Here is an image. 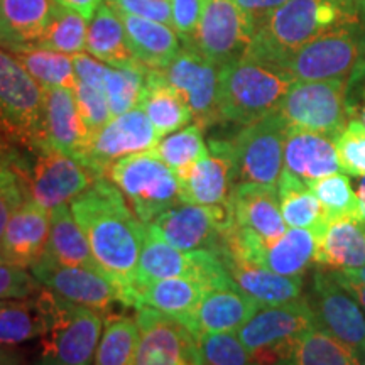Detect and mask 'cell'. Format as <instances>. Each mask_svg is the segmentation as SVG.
<instances>
[{
    "label": "cell",
    "mask_w": 365,
    "mask_h": 365,
    "mask_svg": "<svg viewBox=\"0 0 365 365\" xmlns=\"http://www.w3.org/2000/svg\"><path fill=\"white\" fill-rule=\"evenodd\" d=\"M70 208L88 239L100 271L120 291L122 304L132 307L148 225L130 212L124 195L108 178H98L73 200Z\"/></svg>",
    "instance_id": "cell-1"
},
{
    "label": "cell",
    "mask_w": 365,
    "mask_h": 365,
    "mask_svg": "<svg viewBox=\"0 0 365 365\" xmlns=\"http://www.w3.org/2000/svg\"><path fill=\"white\" fill-rule=\"evenodd\" d=\"M360 11L362 4L355 0H287L254 31L245 54L284 68L309 41L355 19Z\"/></svg>",
    "instance_id": "cell-2"
},
{
    "label": "cell",
    "mask_w": 365,
    "mask_h": 365,
    "mask_svg": "<svg viewBox=\"0 0 365 365\" xmlns=\"http://www.w3.org/2000/svg\"><path fill=\"white\" fill-rule=\"evenodd\" d=\"M294 81L286 68L245 54L220 70V122L244 127L271 115Z\"/></svg>",
    "instance_id": "cell-3"
},
{
    "label": "cell",
    "mask_w": 365,
    "mask_h": 365,
    "mask_svg": "<svg viewBox=\"0 0 365 365\" xmlns=\"http://www.w3.org/2000/svg\"><path fill=\"white\" fill-rule=\"evenodd\" d=\"M318 327L309 299L262 307L237 330L255 365H282L304 333Z\"/></svg>",
    "instance_id": "cell-4"
},
{
    "label": "cell",
    "mask_w": 365,
    "mask_h": 365,
    "mask_svg": "<svg viewBox=\"0 0 365 365\" xmlns=\"http://www.w3.org/2000/svg\"><path fill=\"white\" fill-rule=\"evenodd\" d=\"M105 178L117 186L132 212L145 225L182 202L180 178L153 153L118 159Z\"/></svg>",
    "instance_id": "cell-5"
},
{
    "label": "cell",
    "mask_w": 365,
    "mask_h": 365,
    "mask_svg": "<svg viewBox=\"0 0 365 365\" xmlns=\"http://www.w3.org/2000/svg\"><path fill=\"white\" fill-rule=\"evenodd\" d=\"M355 19L346 21L309 41L284 68L296 81L349 78L365 63V2Z\"/></svg>",
    "instance_id": "cell-6"
},
{
    "label": "cell",
    "mask_w": 365,
    "mask_h": 365,
    "mask_svg": "<svg viewBox=\"0 0 365 365\" xmlns=\"http://www.w3.org/2000/svg\"><path fill=\"white\" fill-rule=\"evenodd\" d=\"M44 90L16 56L0 48V139L33 153L41 143Z\"/></svg>",
    "instance_id": "cell-7"
},
{
    "label": "cell",
    "mask_w": 365,
    "mask_h": 365,
    "mask_svg": "<svg viewBox=\"0 0 365 365\" xmlns=\"http://www.w3.org/2000/svg\"><path fill=\"white\" fill-rule=\"evenodd\" d=\"M105 317L59 298L51 328L41 336L33 365H93Z\"/></svg>",
    "instance_id": "cell-8"
},
{
    "label": "cell",
    "mask_w": 365,
    "mask_h": 365,
    "mask_svg": "<svg viewBox=\"0 0 365 365\" xmlns=\"http://www.w3.org/2000/svg\"><path fill=\"white\" fill-rule=\"evenodd\" d=\"M171 277H188V279L200 281L210 291L237 286L217 252L213 250H190L188 252V250L176 249L148 232L135 272L134 293L137 287L161 279H171ZM132 303H134V296H132Z\"/></svg>",
    "instance_id": "cell-9"
},
{
    "label": "cell",
    "mask_w": 365,
    "mask_h": 365,
    "mask_svg": "<svg viewBox=\"0 0 365 365\" xmlns=\"http://www.w3.org/2000/svg\"><path fill=\"white\" fill-rule=\"evenodd\" d=\"M33 154L34 159L24 168L27 196L48 212L70 205L100 178L80 158L49 145L38 148Z\"/></svg>",
    "instance_id": "cell-10"
},
{
    "label": "cell",
    "mask_w": 365,
    "mask_h": 365,
    "mask_svg": "<svg viewBox=\"0 0 365 365\" xmlns=\"http://www.w3.org/2000/svg\"><path fill=\"white\" fill-rule=\"evenodd\" d=\"M346 78L294 81L277 113L287 127L336 139L350 122L345 107Z\"/></svg>",
    "instance_id": "cell-11"
},
{
    "label": "cell",
    "mask_w": 365,
    "mask_h": 365,
    "mask_svg": "<svg viewBox=\"0 0 365 365\" xmlns=\"http://www.w3.org/2000/svg\"><path fill=\"white\" fill-rule=\"evenodd\" d=\"M287 125L277 112L244 125L230 140L237 182L277 186L284 171Z\"/></svg>",
    "instance_id": "cell-12"
},
{
    "label": "cell",
    "mask_w": 365,
    "mask_h": 365,
    "mask_svg": "<svg viewBox=\"0 0 365 365\" xmlns=\"http://www.w3.org/2000/svg\"><path fill=\"white\" fill-rule=\"evenodd\" d=\"M254 29L235 0H207L195 34L182 44L223 68L247 53Z\"/></svg>",
    "instance_id": "cell-13"
},
{
    "label": "cell",
    "mask_w": 365,
    "mask_h": 365,
    "mask_svg": "<svg viewBox=\"0 0 365 365\" xmlns=\"http://www.w3.org/2000/svg\"><path fill=\"white\" fill-rule=\"evenodd\" d=\"M232 225L230 208L181 202L148 225L149 234L181 250H213L218 254L223 234Z\"/></svg>",
    "instance_id": "cell-14"
},
{
    "label": "cell",
    "mask_w": 365,
    "mask_h": 365,
    "mask_svg": "<svg viewBox=\"0 0 365 365\" xmlns=\"http://www.w3.org/2000/svg\"><path fill=\"white\" fill-rule=\"evenodd\" d=\"M220 70L196 49L182 44L180 53L163 68L164 76L188 103L193 113V124L205 130L220 122L218 93H220Z\"/></svg>",
    "instance_id": "cell-15"
},
{
    "label": "cell",
    "mask_w": 365,
    "mask_h": 365,
    "mask_svg": "<svg viewBox=\"0 0 365 365\" xmlns=\"http://www.w3.org/2000/svg\"><path fill=\"white\" fill-rule=\"evenodd\" d=\"M158 140L153 124L137 105L122 115L112 117V120L88 140L80 159L100 178H105L112 164L118 159L132 154L150 153Z\"/></svg>",
    "instance_id": "cell-16"
},
{
    "label": "cell",
    "mask_w": 365,
    "mask_h": 365,
    "mask_svg": "<svg viewBox=\"0 0 365 365\" xmlns=\"http://www.w3.org/2000/svg\"><path fill=\"white\" fill-rule=\"evenodd\" d=\"M140 340L135 365H203L198 340L175 318L140 307L135 308Z\"/></svg>",
    "instance_id": "cell-17"
},
{
    "label": "cell",
    "mask_w": 365,
    "mask_h": 365,
    "mask_svg": "<svg viewBox=\"0 0 365 365\" xmlns=\"http://www.w3.org/2000/svg\"><path fill=\"white\" fill-rule=\"evenodd\" d=\"M309 303L317 314L318 327L354 349L365 354V314L360 304L333 276L331 269L313 274V294Z\"/></svg>",
    "instance_id": "cell-18"
},
{
    "label": "cell",
    "mask_w": 365,
    "mask_h": 365,
    "mask_svg": "<svg viewBox=\"0 0 365 365\" xmlns=\"http://www.w3.org/2000/svg\"><path fill=\"white\" fill-rule=\"evenodd\" d=\"M31 271L44 287L73 304L102 313L108 312L113 304H122L120 291L97 269L68 266L46 254Z\"/></svg>",
    "instance_id": "cell-19"
},
{
    "label": "cell",
    "mask_w": 365,
    "mask_h": 365,
    "mask_svg": "<svg viewBox=\"0 0 365 365\" xmlns=\"http://www.w3.org/2000/svg\"><path fill=\"white\" fill-rule=\"evenodd\" d=\"M178 178L185 203L230 208L232 191L237 185L230 140H210L207 156Z\"/></svg>",
    "instance_id": "cell-20"
},
{
    "label": "cell",
    "mask_w": 365,
    "mask_h": 365,
    "mask_svg": "<svg viewBox=\"0 0 365 365\" xmlns=\"http://www.w3.org/2000/svg\"><path fill=\"white\" fill-rule=\"evenodd\" d=\"M43 118L39 148L49 145L81 158L90 135L76 105L73 88H43Z\"/></svg>",
    "instance_id": "cell-21"
},
{
    "label": "cell",
    "mask_w": 365,
    "mask_h": 365,
    "mask_svg": "<svg viewBox=\"0 0 365 365\" xmlns=\"http://www.w3.org/2000/svg\"><path fill=\"white\" fill-rule=\"evenodd\" d=\"M49 212L27 198L9 220L2 242L0 259L31 269L48 254Z\"/></svg>",
    "instance_id": "cell-22"
},
{
    "label": "cell",
    "mask_w": 365,
    "mask_h": 365,
    "mask_svg": "<svg viewBox=\"0 0 365 365\" xmlns=\"http://www.w3.org/2000/svg\"><path fill=\"white\" fill-rule=\"evenodd\" d=\"M232 223L240 230L276 240L287 230L276 186L237 182L230 198Z\"/></svg>",
    "instance_id": "cell-23"
},
{
    "label": "cell",
    "mask_w": 365,
    "mask_h": 365,
    "mask_svg": "<svg viewBox=\"0 0 365 365\" xmlns=\"http://www.w3.org/2000/svg\"><path fill=\"white\" fill-rule=\"evenodd\" d=\"M262 307L244 294L237 286L208 291L186 323L195 339L208 333L237 331Z\"/></svg>",
    "instance_id": "cell-24"
},
{
    "label": "cell",
    "mask_w": 365,
    "mask_h": 365,
    "mask_svg": "<svg viewBox=\"0 0 365 365\" xmlns=\"http://www.w3.org/2000/svg\"><path fill=\"white\" fill-rule=\"evenodd\" d=\"M59 296L48 287L33 298L0 301V344L17 346L41 339L56 317Z\"/></svg>",
    "instance_id": "cell-25"
},
{
    "label": "cell",
    "mask_w": 365,
    "mask_h": 365,
    "mask_svg": "<svg viewBox=\"0 0 365 365\" xmlns=\"http://www.w3.org/2000/svg\"><path fill=\"white\" fill-rule=\"evenodd\" d=\"M284 171L308 182L340 173L335 139L318 132L287 127Z\"/></svg>",
    "instance_id": "cell-26"
},
{
    "label": "cell",
    "mask_w": 365,
    "mask_h": 365,
    "mask_svg": "<svg viewBox=\"0 0 365 365\" xmlns=\"http://www.w3.org/2000/svg\"><path fill=\"white\" fill-rule=\"evenodd\" d=\"M218 255L237 287L261 307H276L303 298V276H281L245 259L227 254Z\"/></svg>",
    "instance_id": "cell-27"
},
{
    "label": "cell",
    "mask_w": 365,
    "mask_h": 365,
    "mask_svg": "<svg viewBox=\"0 0 365 365\" xmlns=\"http://www.w3.org/2000/svg\"><path fill=\"white\" fill-rule=\"evenodd\" d=\"M314 264L344 271L365 266V222L359 217H339L327 220L317 234Z\"/></svg>",
    "instance_id": "cell-28"
},
{
    "label": "cell",
    "mask_w": 365,
    "mask_h": 365,
    "mask_svg": "<svg viewBox=\"0 0 365 365\" xmlns=\"http://www.w3.org/2000/svg\"><path fill=\"white\" fill-rule=\"evenodd\" d=\"M56 0H0V38L11 53L34 48L53 19Z\"/></svg>",
    "instance_id": "cell-29"
},
{
    "label": "cell",
    "mask_w": 365,
    "mask_h": 365,
    "mask_svg": "<svg viewBox=\"0 0 365 365\" xmlns=\"http://www.w3.org/2000/svg\"><path fill=\"white\" fill-rule=\"evenodd\" d=\"M139 107L153 124L158 139H163L193 122V113L188 103L181 97L180 91L166 80L161 70L149 68Z\"/></svg>",
    "instance_id": "cell-30"
},
{
    "label": "cell",
    "mask_w": 365,
    "mask_h": 365,
    "mask_svg": "<svg viewBox=\"0 0 365 365\" xmlns=\"http://www.w3.org/2000/svg\"><path fill=\"white\" fill-rule=\"evenodd\" d=\"M208 287L188 277H171L137 287L132 308L148 307L186 325Z\"/></svg>",
    "instance_id": "cell-31"
},
{
    "label": "cell",
    "mask_w": 365,
    "mask_h": 365,
    "mask_svg": "<svg viewBox=\"0 0 365 365\" xmlns=\"http://www.w3.org/2000/svg\"><path fill=\"white\" fill-rule=\"evenodd\" d=\"M120 17L124 21L132 53L144 66L150 70H163L180 53L182 41L173 26L125 12H120Z\"/></svg>",
    "instance_id": "cell-32"
},
{
    "label": "cell",
    "mask_w": 365,
    "mask_h": 365,
    "mask_svg": "<svg viewBox=\"0 0 365 365\" xmlns=\"http://www.w3.org/2000/svg\"><path fill=\"white\" fill-rule=\"evenodd\" d=\"M86 53L110 66H125L139 63L127 39L120 12L103 0L88 21L86 29Z\"/></svg>",
    "instance_id": "cell-33"
},
{
    "label": "cell",
    "mask_w": 365,
    "mask_h": 365,
    "mask_svg": "<svg viewBox=\"0 0 365 365\" xmlns=\"http://www.w3.org/2000/svg\"><path fill=\"white\" fill-rule=\"evenodd\" d=\"M49 218H51V227H49L48 254L58 262L68 264V266L90 267L100 271L91 254L88 239L73 215L70 205H61L51 210Z\"/></svg>",
    "instance_id": "cell-34"
},
{
    "label": "cell",
    "mask_w": 365,
    "mask_h": 365,
    "mask_svg": "<svg viewBox=\"0 0 365 365\" xmlns=\"http://www.w3.org/2000/svg\"><path fill=\"white\" fill-rule=\"evenodd\" d=\"M276 188L286 225L291 228H309L317 235L325 225L327 213L307 182L282 171Z\"/></svg>",
    "instance_id": "cell-35"
},
{
    "label": "cell",
    "mask_w": 365,
    "mask_h": 365,
    "mask_svg": "<svg viewBox=\"0 0 365 365\" xmlns=\"http://www.w3.org/2000/svg\"><path fill=\"white\" fill-rule=\"evenodd\" d=\"M282 365H362V357L331 333L317 327L301 336Z\"/></svg>",
    "instance_id": "cell-36"
},
{
    "label": "cell",
    "mask_w": 365,
    "mask_h": 365,
    "mask_svg": "<svg viewBox=\"0 0 365 365\" xmlns=\"http://www.w3.org/2000/svg\"><path fill=\"white\" fill-rule=\"evenodd\" d=\"M140 331L135 318L112 314L105 318L93 365H135Z\"/></svg>",
    "instance_id": "cell-37"
},
{
    "label": "cell",
    "mask_w": 365,
    "mask_h": 365,
    "mask_svg": "<svg viewBox=\"0 0 365 365\" xmlns=\"http://www.w3.org/2000/svg\"><path fill=\"white\" fill-rule=\"evenodd\" d=\"M12 54L43 88H73L76 83L73 56L70 54L39 48Z\"/></svg>",
    "instance_id": "cell-38"
},
{
    "label": "cell",
    "mask_w": 365,
    "mask_h": 365,
    "mask_svg": "<svg viewBox=\"0 0 365 365\" xmlns=\"http://www.w3.org/2000/svg\"><path fill=\"white\" fill-rule=\"evenodd\" d=\"M150 153L156 154L178 176H181L195 163L207 156L208 144L205 143L202 127L191 124L159 139Z\"/></svg>",
    "instance_id": "cell-39"
},
{
    "label": "cell",
    "mask_w": 365,
    "mask_h": 365,
    "mask_svg": "<svg viewBox=\"0 0 365 365\" xmlns=\"http://www.w3.org/2000/svg\"><path fill=\"white\" fill-rule=\"evenodd\" d=\"M86 19L81 14L58 6L53 19L46 26L44 33L34 48L51 49L70 56L86 51Z\"/></svg>",
    "instance_id": "cell-40"
},
{
    "label": "cell",
    "mask_w": 365,
    "mask_h": 365,
    "mask_svg": "<svg viewBox=\"0 0 365 365\" xmlns=\"http://www.w3.org/2000/svg\"><path fill=\"white\" fill-rule=\"evenodd\" d=\"M149 68L143 63H132L125 66H107L105 73V93L112 117L135 108L140 102V95L145 83Z\"/></svg>",
    "instance_id": "cell-41"
},
{
    "label": "cell",
    "mask_w": 365,
    "mask_h": 365,
    "mask_svg": "<svg viewBox=\"0 0 365 365\" xmlns=\"http://www.w3.org/2000/svg\"><path fill=\"white\" fill-rule=\"evenodd\" d=\"M327 213V220L339 217H359V198L350 180L341 173L308 182Z\"/></svg>",
    "instance_id": "cell-42"
},
{
    "label": "cell",
    "mask_w": 365,
    "mask_h": 365,
    "mask_svg": "<svg viewBox=\"0 0 365 365\" xmlns=\"http://www.w3.org/2000/svg\"><path fill=\"white\" fill-rule=\"evenodd\" d=\"M196 340L203 365H255L237 331L208 333Z\"/></svg>",
    "instance_id": "cell-43"
},
{
    "label": "cell",
    "mask_w": 365,
    "mask_h": 365,
    "mask_svg": "<svg viewBox=\"0 0 365 365\" xmlns=\"http://www.w3.org/2000/svg\"><path fill=\"white\" fill-rule=\"evenodd\" d=\"M73 93H75L76 105H78L81 118H83L91 139L103 125H107L112 120L107 93H105L103 86L88 85L78 80L73 86Z\"/></svg>",
    "instance_id": "cell-44"
},
{
    "label": "cell",
    "mask_w": 365,
    "mask_h": 365,
    "mask_svg": "<svg viewBox=\"0 0 365 365\" xmlns=\"http://www.w3.org/2000/svg\"><path fill=\"white\" fill-rule=\"evenodd\" d=\"M340 170L350 176H365V125L350 120L335 139Z\"/></svg>",
    "instance_id": "cell-45"
},
{
    "label": "cell",
    "mask_w": 365,
    "mask_h": 365,
    "mask_svg": "<svg viewBox=\"0 0 365 365\" xmlns=\"http://www.w3.org/2000/svg\"><path fill=\"white\" fill-rule=\"evenodd\" d=\"M26 164L27 161L24 159L16 166L0 171V242H2L9 220L19 210L21 205L29 198L24 181Z\"/></svg>",
    "instance_id": "cell-46"
},
{
    "label": "cell",
    "mask_w": 365,
    "mask_h": 365,
    "mask_svg": "<svg viewBox=\"0 0 365 365\" xmlns=\"http://www.w3.org/2000/svg\"><path fill=\"white\" fill-rule=\"evenodd\" d=\"M43 287L31 269L0 259V301L33 298Z\"/></svg>",
    "instance_id": "cell-47"
},
{
    "label": "cell",
    "mask_w": 365,
    "mask_h": 365,
    "mask_svg": "<svg viewBox=\"0 0 365 365\" xmlns=\"http://www.w3.org/2000/svg\"><path fill=\"white\" fill-rule=\"evenodd\" d=\"M207 0H170L171 26L182 43L195 34Z\"/></svg>",
    "instance_id": "cell-48"
},
{
    "label": "cell",
    "mask_w": 365,
    "mask_h": 365,
    "mask_svg": "<svg viewBox=\"0 0 365 365\" xmlns=\"http://www.w3.org/2000/svg\"><path fill=\"white\" fill-rule=\"evenodd\" d=\"M120 12L171 26L170 0H107Z\"/></svg>",
    "instance_id": "cell-49"
},
{
    "label": "cell",
    "mask_w": 365,
    "mask_h": 365,
    "mask_svg": "<svg viewBox=\"0 0 365 365\" xmlns=\"http://www.w3.org/2000/svg\"><path fill=\"white\" fill-rule=\"evenodd\" d=\"M345 107L350 120H359L365 125V63L346 78Z\"/></svg>",
    "instance_id": "cell-50"
},
{
    "label": "cell",
    "mask_w": 365,
    "mask_h": 365,
    "mask_svg": "<svg viewBox=\"0 0 365 365\" xmlns=\"http://www.w3.org/2000/svg\"><path fill=\"white\" fill-rule=\"evenodd\" d=\"M235 2L249 17L252 29L255 31L276 9H279L287 0H235Z\"/></svg>",
    "instance_id": "cell-51"
},
{
    "label": "cell",
    "mask_w": 365,
    "mask_h": 365,
    "mask_svg": "<svg viewBox=\"0 0 365 365\" xmlns=\"http://www.w3.org/2000/svg\"><path fill=\"white\" fill-rule=\"evenodd\" d=\"M333 276H335L336 281H339L340 284L354 296L355 301H357V303L362 307V309L365 312V281L355 279V277L349 276V274L344 271H333Z\"/></svg>",
    "instance_id": "cell-52"
},
{
    "label": "cell",
    "mask_w": 365,
    "mask_h": 365,
    "mask_svg": "<svg viewBox=\"0 0 365 365\" xmlns=\"http://www.w3.org/2000/svg\"><path fill=\"white\" fill-rule=\"evenodd\" d=\"M24 161V158L21 156V150L16 144L7 143V140L0 139V171L7 170V168L16 166Z\"/></svg>",
    "instance_id": "cell-53"
},
{
    "label": "cell",
    "mask_w": 365,
    "mask_h": 365,
    "mask_svg": "<svg viewBox=\"0 0 365 365\" xmlns=\"http://www.w3.org/2000/svg\"><path fill=\"white\" fill-rule=\"evenodd\" d=\"M56 2L59 6L70 9V11L81 14L86 21H90L91 16H93L103 0H56Z\"/></svg>",
    "instance_id": "cell-54"
},
{
    "label": "cell",
    "mask_w": 365,
    "mask_h": 365,
    "mask_svg": "<svg viewBox=\"0 0 365 365\" xmlns=\"http://www.w3.org/2000/svg\"><path fill=\"white\" fill-rule=\"evenodd\" d=\"M0 365H29V362L17 346L0 344Z\"/></svg>",
    "instance_id": "cell-55"
},
{
    "label": "cell",
    "mask_w": 365,
    "mask_h": 365,
    "mask_svg": "<svg viewBox=\"0 0 365 365\" xmlns=\"http://www.w3.org/2000/svg\"><path fill=\"white\" fill-rule=\"evenodd\" d=\"M357 198H359V218L365 222V176H362V180L359 181Z\"/></svg>",
    "instance_id": "cell-56"
},
{
    "label": "cell",
    "mask_w": 365,
    "mask_h": 365,
    "mask_svg": "<svg viewBox=\"0 0 365 365\" xmlns=\"http://www.w3.org/2000/svg\"><path fill=\"white\" fill-rule=\"evenodd\" d=\"M344 272L349 274V276L355 277V279L365 281V266L360 267V269H344Z\"/></svg>",
    "instance_id": "cell-57"
},
{
    "label": "cell",
    "mask_w": 365,
    "mask_h": 365,
    "mask_svg": "<svg viewBox=\"0 0 365 365\" xmlns=\"http://www.w3.org/2000/svg\"><path fill=\"white\" fill-rule=\"evenodd\" d=\"M362 365H365V354L362 355Z\"/></svg>",
    "instance_id": "cell-58"
},
{
    "label": "cell",
    "mask_w": 365,
    "mask_h": 365,
    "mask_svg": "<svg viewBox=\"0 0 365 365\" xmlns=\"http://www.w3.org/2000/svg\"><path fill=\"white\" fill-rule=\"evenodd\" d=\"M0 48H2V38H0Z\"/></svg>",
    "instance_id": "cell-59"
},
{
    "label": "cell",
    "mask_w": 365,
    "mask_h": 365,
    "mask_svg": "<svg viewBox=\"0 0 365 365\" xmlns=\"http://www.w3.org/2000/svg\"><path fill=\"white\" fill-rule=\"evenodd\" d=\"M355 2H365V0H355Z\"/></svg>",
    "instance_id": "cell-60"
}]
</instances>
